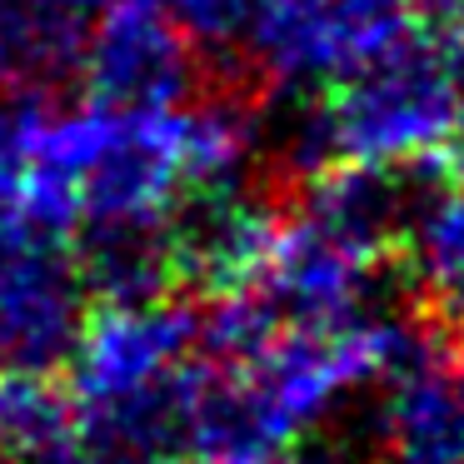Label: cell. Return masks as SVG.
<instances>
[{
	"label": "cell",
	"instance_id": "obj_1",
	"mask_svg": "<svg viewBox=\"0 0 464 464\" xmlns=\"http://www.w3.org/2000/svg\"><path fill=\"white\" fill-rule=\"evenodd\" d=\"M414 324L360 314L330 330H280L245 360H195L175 450L190 464H280L350 394L384 380Z\"/></svg>",
	"mask_w": 464,
	"mask_h": 464
},
{
	"label": "cell",
	"instance_id": "obj_2",
	"mask_svg": "<svg viewBox=\"0 0 464 464\" xmlns=\"http://www.w3.org/2000/svg\"><path fill=\"white\" fill-rule=\"evenodd\" d=\"M65 360L85 459H155L175 444L180 394L200 360L195 310L170 295L101 300V310H85Z\"/></svg>",
	"mask_w": 464,
	"mask_h": 464
},
{
	"label": "cell",
	"instance_id": "obj_3",
	"mask_svg": "<svg viewBox=\"0 0 464 464\" xmlns=\"http://www.w3.org/2000/svg\"><path fill=\"white\" fill-rule=\"evenodd\" d=\"M464 125V65L450 35H400L384 55L320 91L295 125L304 170H414L444 160Z\"/></svg>",
	"mask_w": 464,
	"mask_h": 464
},
{
	"label": "cell",
	"instance_id": "obj_4",
	"mask_svg": "<svg viewBox=\"0 0 464 464\" xmlns=\"http://www.w3.org/2000/svg\"><path fill=\"white\" fill-rule=\"evenodd\" d=\"M420 0H245L240 45L260 81L320 95L414 31Z\"/></svg>",
	"mask_w": 464,
	"mask_h": 464
},
{
	"label": "cell",
	"instance_id": "obj_5",
	"mask_svg": "<svg viewBox=\"0 0 464 464\" xmlns=\"http://www.w3.org/2000/svg\"><path fill=\"white\" fill-rule=\"evenodd\" d=\"M380 265L384 260L334 235L310 210H280L260 250V265L240 290H250L285 330H330V324L370 314Z\"/></svg>",
	"mask_w": 464,
	"mask_h": 464
},
{
	"label": "cell",
	"instance_id": "obj_6",
	"mask_svg": "<svg viewBox=\"0 0 464 464\" xmlns=\"http://www.w3.org/2000/svg\"><path fill=\"white\" fill-rule=\"evenodd\" d=\"M75 71L95 101L175 105L195 91V41L155 0H105L85 21Z\"/></svg>",
	"mask_w": 464,
	"mask_h": 464
},
{
	"label": "cell",
	"instance_id": "obj_7",
	"mask_svg": "<svg viewBox=\"0 0 464 464\" xmlns=\"http://www.w3.org/2000/svg\"><path fill=\"white\" fill-rule=\"evenodd\" d=\"M384 384V464H464V340L414 324Z\"/></svg>",
	"mask_w": 464,
	"mask_h": 464
},
{
	"label": "cell",
	"instance_id": "obj_8",
	"mask_svg": "<svg viewBox=\"0 0 464 464\" xmlns=\"http://www.w3.org/2000/svg\"><path fill=\"white\" fill-rule=\"evenodd\" d=\"M85 320V280L55 245L0 250V370H55Z\"/></svg>",
	"mask_w": 464,
	"mask_h": 464
},
{
	"label": "cell",
	"instance_id": "obj_9",
	"mask_svg": "<svg viewBox=\"0 0 464 464\" xmlns=\"http://www.w3.org/2000/svg\"><path fill=\"white\" fill-rule=\"evenodd\" d=\"M404 245L430 310L450 324L454 340H464V160H454L410 210Z\"/></svg>",
	"mask_w": 464,
	"mask_h": 464
},
{
	"label": "cell",
	"instance_id": "obj_10",
	"mask_svg": "<svg viewBox=\"0 0 464 464\" xmlns=\"http://www.w3.org/2000/svg\"><path fill=\"white\" fill-rule=\"evenodd\" d=\"M0 464H85L75 404L51 370H0Z\"/></svg>",
	"mask_w": 464,
	"mask_h": 464
},
{
	"label": "cell",
	"instance_id": "obj_11",
	"mask_svg": "<svg viewBox=\"0 0 464 464\" xmlns=\"http://www.w3.org/2000/svg\"><path fill=\"white\" fill-rule=\"evenodd\" d=\"M180 130H185V170H190V195L215 200L235 195L260 155V115L245 95L220 91L180 101ZM190 200V205H195Z\"/></svg>",
	"mask_w": 464,
	"mask_h": 464
},
{
	"label": "cell",
	"instance_id": "obj_12",
	"mask_svg": "<svg viewBox=\"0 0 464 464\" xmlns=\"http://www.w3.org/2000/svg\"><path fill=\"white\" fill-rule=\"evenodd\" d=\"M35 240L25 215V135L21 91H0V250ZM45 245V240H41Z\"/></svg>",
	"mask_w": 464,
	"mask_h": 464
},
{
	"label": "cell",
	"instance_id": "obj_13",
	"mask_svg": "<svg viewBox=\"0 0 464 464\" xmlns=\"http://www.w3.org/2000/svg\"><path fill=\"white\" fill-rule=\"evenodd\" d=\"M175 25H180L190 41H235L240 31V15H245V0H155Z\"/></svg>",
	"mask_w": 464,
	"mask_h": 464
},
{
	"label": "cell",
	"instance_id": "obj_14",
	"mask_svg": "<svg viewBox=\"0 0 464 464\" xmlns=\"http://www.w3.org/2000/svg\"><path fill=\"white\" fill-rule=\"evenodd\" d=\"M434 11H440L450 41H464V0H434Z\"/></svg>",
	"mask_w": 464,
	"mask_h": 464
},
{
	"label": "cell",
	"instance_id": "obj_15",
	"mask_svg": "<svg viewBox=\"0 0 464 464\" xmlns=\"http://www.w3.org/2000/svg\"><path fill=\"white\" fill-rule=\"evenodd\" d=\"M85 464H155V459H85Z\"/></svg>",
	"mask_w": 464,
	"mask_h": 464
},
{
	"label": "cell",
	"instance_id": "obj_16",
	"mask_svg": "<svg viewBox=\"0 0 464 464\" xmlns=\"http://www.w3.org/2000/svg\"><path fill=\"white\" fill-rule=\"evenodd\" d=\"M280 464H310V459H280Z\"/></svg>",
	"mask_w": 464,
	"mask_h": 464
}]
</instances>
